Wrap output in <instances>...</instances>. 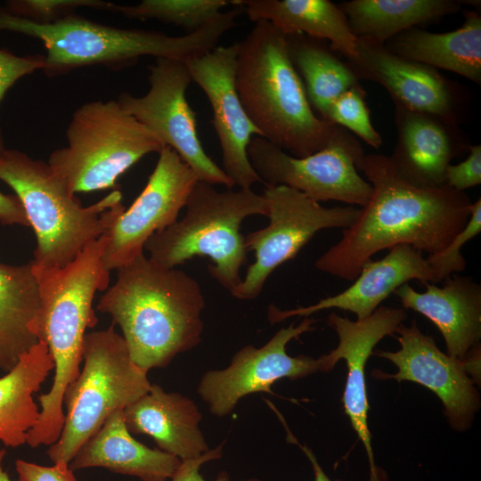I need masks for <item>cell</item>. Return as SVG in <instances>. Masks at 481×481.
<instances>
[{
	"label": "cell",
	"instance_id": "11",
	"mask_svg": "<svg viewBox=\"0 0 481 481\" xmlns=\"http://www.w3.org/2000/svg\"><path fill=\"white\" fill-rule=\"evenodd\" d=\"M263 196L268 204L269 224L245 236L247 250L254 252L255 261L231 292L240 300L257 298L271 273L294 258L317 232L348 228L360 214L355 206L323 207L285 185H265Z\"/></svg>",
	"mask_w": 481,
	"mask_h": 481
},
{
	"label": "cell",
	"instance_id": "37",
	"mask_svg": "<svg viewBox=\"0 0 481 481\" xmlns=\"http://www.w3.org/2000/svg\"><path fill=\"white\" fill-rule=\"evenodd\" d=\"M223 444L215 449L208 450L200 456L193 459L182 461L179 468L170 478L171 481H207L200 474V469L202 464L221 458ZM215 481H230L229 476L225 471H222ZM245 481H259L257 478H251Z\"/></svg>",
	"mask_w": 481,
	"mask_h": 481
},
{
	"label": "cell",
	"instance_id": "30",
	"mask_svg": "<svg viewBox=\"0 0 481 481\" xmlns=\"http://www.w3.org/2000/svg\"><path fill=\"white\" fill-rule=\"evenodd\" d=\"M232 0H143L133 5L114 4L112 12L139 20H155L192 33L214 20Z\"/></svg>",
	"mask_w": 481,
	"mask_h": 481
},
{
	"label": "cell",
	"instance_id": "34",
	"mask_svg": "<svg viewBox=\"0 0 481 481\" xmlns=\"http://www.w3.org/2000/svg\"><path fill=\"white\" fill-rule=\"evenodd\" d=\"M45 65V55L29 54L19 56L0 48V103L5 94L21 77L42 69ZM4 138L0 126V155L4 152Z\"/></svg>",
	"mask_w": 481,
	"mask_h": 481
},
{
	"label": "cell",
	"instance_id": "4",
	"mask_svg": "<svg viewBox=\"0 0 481 481\" xmlns=\"http://www.w3.org/2000/svg\"><path fill=\"white\" fill-rule=\"evenodd\" d=\"M238 46L235 86L260 136L298 158L324 148L338 126L314 111L285 35L259 20Z\"/></svg>",
	"mask_w": 481,
	"mask_h": 481
},
{
	"label": "cell",
	"instance_id": "33",
	"mask_svg": "<svg viewBox=\"0 0 481 481\" xmlns=\"http://www.w3.org/2000/svg\"><path fill=\"white\" fill-rule=\"evenodd\" d=\"M481 232V199L472 203L470 216L464 228L454 236L440 252L428 255L427 260L432 268L436 283L442 282L452 273L465 270L466 260L461 252V247Z\"/></svg>",
	"mask_w": 481,
	"mask_h": 481
},
{
	"label": "cell",
	"instance_id": "12",
	"mask_svg": "<svg viewBox=\"0 0 481 481\" xmlns=\"http://www.w3.org/2000/svg\"><path fill=\"white\" fill-rule=\"evenodd\" d=\"M148 69L149 91L142 96L120 94L117 99L120 107L163 146L174 150L199 181L232 189L234 183L206 153L198 135L196 113L186 99L187 88L192 82L186 62L156 58Z\"/></svg>",
	"mask_w": 481,
	"mask_h": 481
},
{
	"label": "cell",
	"instance_id": "38",
	"mask_svg": "<svg viewBox=\"0 0 481 481\" xmlns=\"http://www.w3.org/2000/svg\"><path fill=\"white\" fill-rule=\"evenodd\" d=\"M0 223L4 225L30 226L25 209L15 194H4L0 192Z\"/></svg>",
	"mask_w": 481,
	"mask_h": 481
},
{
	"label": "cell",
	"instance_id": "27",
	"mask_svg": "<svg viewBox=\"0 0 481 481\" xmlns=\"http://www.w3.org/2000/svg\"><path fill=\"white\" fill-rule=\"evenodd\" d=\"M39 307L31 262L0 263V370L9 371L38 340L29 325Z\"/></svg>",
	"mask_w": 481,
	"mask_h": 481
},
{
	"label": "cell",
	"instance_id": "8",
	"mask_svg": "<svg viewBox=\"0 0 481 481\" xmlns=\"http://www.w3.org/2000/svg\"><path fill=\"white\" fill-rule=\"evenodd\" d=\"M66 139L67 145L53 151L47 163L75 195L118 189L125 172L164 147L117 100L82 104L71 117Z\"/></svg>",
	"mask_w": 481,
	"mask_h": 481
},
{
	"label": "cell",
	"instance_id": "23",
	"mask_svg": "<svg viewBox=\"0 0 481 481\" xmlns=\"http://www.w3.org/2000/svg\"><path fill=\"white\" fill-rule=\"evenodd\" d=\"M181 460L135 439L125 423L123 411L112 413L77 451L69 463L71 470L101 467L142 481H167Z\"/></svg>",
	"mask_w": 481,
	"mask_h": 481
},
{
	"label": "cell",
	"instance_id": "10",
	"mask_svg": "<svg viewBox=\"0 0 481 481\" xmlns=\"http://www.w3.org/2000/svg\"><path fill=\"white\" fill-rule=\"evenodd\" d=\"M248 156L265 185L289 186L319 203L337 200L363 208L372 192L358 173L364 150L341 126L324 148L306 157H294L257 135L249 143Z\"/></svg>",
	"mask_w": 481,
	"mask_h": 481
},
{
	"label": "cell",
	"instance_id": "16",
	"mask_svg": "<svg viewBox=\"0 0 481 481\" xmlns=\"http://www.w3.org/2000/svg\"><path fill=\"white\" fill-rule=\"evenodd\" d=\"M238 42L217 45L186 62L190 75L206 94L212 109V125L222 150L226 175L240 189L262 183L254 170L248 147L259 131L248 117L235 86Z\"/></svg>",
	"mask_w": 481,
	"mask_h": 481
},
{
	"label": "cell",
	"instance_id": "17",
	"mask_svg": "<svg viewBox=\"0 0 481 481\" xmlns=\"http://www.w3.org/2000/svg\"><path fill=\"white\" fill-rule=\"evenodd\" d=\"M395 332L401 346L398 351L373 354L392 362L398 371L387 374L375 370V378L409 380L428 387L441 400L453 428L463 431L469 428L480 399L465 371L464 361L443 353L431 336L420 331L415 321L410 326L400 324Z\"/></svg>",
	"mask_w": 481,
	"mask_h": 481
},
{
	"label": "cell",
	"instance_id": "19",
	"mask_svg": "<svg viewBox=\"0 0 481 481\" xmlns=\"http://www.w3.org/2000/svg\"><path fill=\"white\" fill-rule=\"evenodd\" d=\"M397 139L389 159L398 175L413 186L445 185L452 160L469 151L459 124L395 106Z\"/></svg>",
	"mask_w": 481,
	"mask_h": 481
},
{
	"label": "cell",
	"instance_id": "7",
	"mask_svg": "<svg viewBox=\"0 0 481 481\" xmlns=\"http://www.w3.org/2000/svg\"><path fill=\"white\" fill-rule=\"evenodd\" d=\"M184 216L154 233L144 245L150 258L175 268L194 257H208L210 275L230 293L241 282L240 271L247 259L242 222L249 216H267L268 204L263 194L252 189L218 192L206 182L197 181L186 205Z\"/></svg>",
	"mask_w": 481,
	"mask_h": 481
},
{
	"label": "cell",
	"instance_id": "24",
	"mask_svg": "<svg viewBox=\"0 0 481 481\" xmlns=\"http://www.w3.org/2000/svg\"><path fill=\"white\" fill-rule=\"evenodd\" d=\"M464 22L452 31L433 33L406 29L384 45L394 53L435 69H443L480 85L481 16L477 10L463 12Z\"/></svg>",
	"mask_w": 481,
	"mask_h": 481
},
{
	"label": "cell",
	"instance_id": "14",
	"mask_svg": "<svg viewBox=\"0 0 481 481\" xmlns=\"http://www.w3.org/2000/svg\"><path fill=\"white\" fill-rule=\"evenodd\" d=\"M316 319L309 316L295 326L280 329L263 346H246L232 357L224 370L207 371L200 379L198 393L208 404L212 414H229L243 396L257 392L271 393L279 379L306 377L325 371L322 357H292L286 352L287 344L314 329Z\"/></svg>",
	"mask_w": 481,
	"mask_h": 481
},
{
	"label": "cell",
	"instance_id": "36",
	"mask_svg": "<svg viewBox=\"0 0 481 481\" xmlns=\"http://www.w3.org/2000/svg\"><path fill=\"white\" fill-rule=\"evenodd\" d=\"M15 468L20 481H77L69 463L62 461L45 467L19 459Z\"/></svg>",
	"mask_w": 481,
	"mask_h": 481
},
{
	"label": "cell",
	"instance_id": "3",
	"mask_svg": "<svg viewBox=\"0 0 481 481\" xmlns=\"http://www.w3.org/2000/svg\"><path fill=\"white\" fill-rule=\"evenodd\" d=\"M107 244L104 233L61 268L30 261L38 287L39 307L29 330L48 346L54 363L52 387L38 396L39 417L27 433L26 444L32 448L53 444L63 429L64 394L80 373L86 330L98 322L93 300L95 293L106 290L110 283V272L102 263Z\"/></svg>",
	"mask_w": 481,
	"mask_h": 481
},
{
	"label": "cell",
	"instance_id": "25",
	"mask_svg": "<svg viewBox=\"0 0 481 481\" xmlns=\"http://www.w3.org/2000/svg\"><path fill=\"white\" fill-rule=\"evenodd\" d=\"M248 18L266 20L284 35L304 34L330 41V48L346 58L356 56V37L346 14L329 0H245Z\"/></svg>",
	"mask_w": 481,
	"mask_h": 481
},
{
	"label": "cell",
	"instance_id": "31",
	"mask_svg": "<svg viewBox=\"0 0 481 481\" xmlns=\"http://www.w3.org/2000/svg\"><path fill=\"white\" fill-rule=\"evenodd\" d=\"M326 121L346 129L376 150L382 145V137L371 123L361 85L346 90L330 104Z\"/></svg>",
	"mask_w": 481,
	"mask_h": 481
},
{
	"label": "cell",
	"instance_id": "5",
	"mask_svg": "<svg viewBox=\"0 0 481 481\" xmlns=\"http://www.w3.org/2000/svg\"><path fill=\"white\" fill-rule=\"evenodd\" d=\"M239 7L223 11L210 23L183 36L159 31L127 29L73 14L59 22L39 25L14 16L0 5V31L40 40L45 49V76L54 77L79 68L102 65L110 69L134 66L143 56L187 61L217 46L220 38L237 25Z\"/></svg>",
	"mask_w": 481,
	"mask_h": 481
},
{
	"label": "cell",
	"instance_id": "6",
	"mask_svg": "<svg viewBox=\"0 0 481 481\" xmlns=\"http://www.w3.org/2000/svg\"><path fill=\"white\" fill-rule=\"evenodd\" d=\"M0 180L20 199L37 237L35 265L64 267L104 234L125 210L122 193L113 190L84 207L47 162L6 149L0 155Z\"/></svg>",
	"mask_w": 481,
	"mask_h": 481
},
{
	"label": "cell",
	"instance_id": "29",
	"mask_svg": "<svg viewBox=\"0 0 481 481\" xmlns=\"http://www.w3.org/2000/svg\"><path fill=\"white\" fill-rule=\"evenodd\" d=\"M290 60L298 73L314 111L326 120L330 104L344 92L360 85L346 61L325 41L304 34L285 35Z\"/></svg>",
	"mask_w": 481,
	"mask_h": 481
},
{
	"label": "cell",
	"instance_id": "39",
	"mask_svg": "<svg viewBox=\"0 0 481 481\" xmlns=\"http://www.w3.org/2000/svg\"><path fill=\"white\" fill-rule=\"evenodd\" d=\"M288 438L291 441V443H294L298 444L301 450L304 452L306 456L308 458V460L311 462V465L314 469V481H332L323 471L322 468L319 464L315 455L314 452L306 446L300 444L298 440L289 432ZM335 481H343L341 479H337Z\"/></svg>",
	"mask_w": 481,
	"mask_h": 481
},
{
	"label": "cell",
	"instance_id": "2",
	"mask_svg": "<svg viewBox=\"0 0 481 481\" xmlns=\"http://www.w3.org/2000/svg\"><path fill=\"white\" fill-rule=\"evenodd\" d=\"M204 308L193 277L144 254L117 269L115 283L97 305L120 327L132 361L146 372L200 342Z\"/></svg>",
	"mask_w": 481,
	"mask_h": 481
},
{
	"label": "cell",
	"instance_id": "22",
	"mask_svg": "<svg viewBox=\"0 0 481 481\" xmlns=\"http://www.w3.org/2000/svg\"><path fill=\"white\" fill-rule=\"evenodd\" d=\"M130 433L151 436L159 449L181 461L209 450L200 430L201 414L195 403L179 393L151 384L150 390L123 410Z\"/></svg>",
	"mask_w": 481,
	"mask_h": 481
},
{
	"label": "cell",
	"instance_id": "9",
	"mask_svg": "<svg viewBox=\"0 0 481 481\" xmlns=\"http://www.w3.org/2000/svg\"><path fill=\"white\" fill-rule=\"evenodd\" d=\"M82 358L83 370L64 394L63 429L47 451L53 463H69L112 413L125 410L151 386L147 372L132 361L124 338L113 325L86 333Z\"/></svg>",
	"mask_w": 481,
	"mask_h": 481
},
{
	"label": "cell",
	"instance_id": "28",
	"mask_svg": "<svg viewBox=\"0 0 481 481\" xmlns=\"http://www.w3.org/2000/svg\"><path fill=\"white\" fill-rule=\"evenodd\" d=\"M456 0H351L338 6L356 37L385 44L397 34L461 10Z\"/></svg>",
	"mask_w": 481,
	"mask_h": 481
},
{
	"label": "cell",
	"instance_id": "18",
	"mask_svg": "<svg viewBox=\"0 0 481 481\" xmlns=\"http://www.w3.org/2000/svg\"><path fill=\"white\" fill-rule=\"evenodd\" d=\"M406 318L407 314L404 308L380 306L363 320L351 321L336 313L330 314L327 319V324L338 336V345L329 354L322 355L325 371H331L340 359L346 362L347 376L342 403L367 452L369 481H387V477L375 463L372 452L371 435L368 426L365 364L375 346L386 336L395 333Z\"/></svg>",
	"mask_w": 481,
	"mask_h": 481
},
{
	"label": "cell",
	"instance_id": "15",
	"mask_svg": "<svg viewBox=\"0 0 481 481\" xmlns=\"http://www.w3.org/2000/svg\"><path fill=\"white\" fill-rule=\"evenodd\" d=\"M357 54L346 62L359 80L382 86L395 106L459 124L468 100L462 87L438 69L391 52L382 43L356 37Z\"/></svg>",
	"mask_w": 481,
	"mask_h": 481
},
{
	"label": "cell",
	"instance_id": "35",
	"mask_svg": "<svg viewBox=\"0 0 481 481\" xmlns=\"http://www.w3.org/2000/svg\"><path fill=\"white\" fill-rule=\"evenodd\" d=\"M468 157L457 165H449L445 172V185L458 191L481 183V146L470 145Z\"/></svg>",
	"mask_w": 481,
	"mask_h": 481
},
{
	"label": "cell",
	"instance_id": "21",
	"mask_svg": "<svg viewBox=\"0 0 481 481\" xmlns=\"http://www.w3.org/2000/svg\"><path fill=\"white\" fill-rule=\"evenodd\" d=\"M441 287L422 282L425 292L408 282L394 294L404 309L416 311L429 319L441 332L447 355L463 360L481 338V286L472 277L452 273Z\"/></svg>",
	"mask_w": 481,
	"mask_h": 481
},
{
	"label": "cell",
	"instance_id": "40",
	"mask_svg": "<svg viewBox=\"0 0 481 481\" xmlns=\"http://www.w3.org/2000/svg\"><path fill=\"white\" fill-rule=\"evenodd\" d=\"M6 454L5 449H0V481H12L8 474L3 469V460Z\"/></svg>",
	"mask_w": 481,
	"mask_h": 481
},
{
	"label": "cell",
	"instance_id": "1",
	"mask_svg": "<svg viewBox=\"0 0 481 481\" xmlns=\"http://www.w3.org/2000/svg\"><path fill=\"white\" fill-rule=\"evenodd\" d=\"M360 170L372 187L367 204L340 240L316 261L323 273L353 281L377 252L409 245L428 255L443 250L468 222L472 201L447 185L420 188L401 178L388 158L365 154Z\"/></svg>",
	"mask_w": 481,
	"mask_h": 481
},
{
	"label": "cell",
	"instance_id": "20",
	"mask_svg": "<svg viewBox=\"0 0 481 481\" xmlns=\"http://www.w3.org/2000/svg\"><path fill=\"white\" fill-rule=\"evenodd\" d=\"M411 280L436 284L434 272L422 252L409 245H397L389 249L381 259L367 261L353 283L340 293L322 298L314 305L289 310L271 305L268 320L275 323L293 316L307 317L330 308L349 311L357 320H363Z\"/></svg>",
	"mask_w": 481,
	"mask_h": 481
},
{
	"label": "cell",
	"instance_id": "13",
	"mask_svg": "<svg viewBox=\"0 0 481 481\" xmlns=\"http://www.w3.org/2000/svg\"><path fill=\"white\" fill-rule=\"evenodd\" d=\"M197 181L194 172L179 155L164 146L143 192L105 232V269L117 270L143 254L149 238L177 220Z\"/></svg>",
	"mask_w": 481,
	"mask_h": 481
},
{
	"label": "cell",
	"instance_id": "32",
	"mask_svg": "<svg viewBox=\"0 0 481 481\" xmlns=\"http://www.w3.org/2000/svg\"><path fill=\"white\" fill-rule=\"evenodd\" d=\"M113 5L102 0H7L3 7L14 16L48 25L76 14L82 7L111 12Z\"/></svg>",
	"mask_w": 481,
	"mask_h": 481
},
{
	"label": "cell",
	"instance_id": "26",
	"mask_svg": "<svg viewBox=\"0 0 481 481\" xmlns=\"http://www.w3.org/2000/svg\"><path fill=\"white\" fill-rule=\"evenodd\" d=\"M54 363L48 346L38 341L0 378V441L16 448L26 444L39 412L33 394L40 389Z\"/></svg>",
	"mask_w": 481,
	"mask_h": 481
}]
</instances>
